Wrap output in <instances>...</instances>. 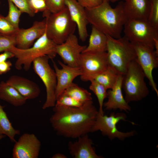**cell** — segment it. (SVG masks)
<instances>
[{"label":"cell","instance_id":"cell-17","mask_svg":"<svg viewBox=\"0 0 158 158\" xmlns=\"http://www.w3.org/2000/svg\"><path fill=\"white\" fill-rule=\"evenodd\" d=\"M65 4L72 20L77 27L80 39L85 41L88 36L87 25L89 23L85 8L77 0H65Z\"/></svg>","mask_w":158,"mask_h":158},{"label":"cell","instance_id":"cell-43","mask_svg":"<svg viewBox=\"0 0 158 158\" xmlns=\"http://www.w3.org/2000/svg\"></svg>","mask_w":158,"mask_h":158},{"label":"cell","instance_id":"cell-34","mask_svg":"<svg viewBox=\"0 0 158 158\" xmlns=\"http://www.w3.org/2000/svg\"><path fill=\"white\" fill-rule=\"evenodd\" d=\"M30 5L35 13L47 10L45 0H29Z\"/></svg>","mask_w":158,"mask_h":158},{"label":"cell","instance_id":"cell-29","mask_svg":"<svg viewBox=\"0 0 158 158\" xmlns=\"http://www.w3.org/2000/svg\"><path fill=\"white\" fill-rule=\"evenodd\" d=\"M18 29L15 28L5 17L0 14V35L15 36Z\"/></svg>","mask_w":158,"mask_h":158},{"label":"cell","instance_id":"cell-37","mask_svg":"<svg viewBox=\"0 0 158 158\" xmlns=\"http://www.w3.org/2000/svg\"><path fill=\"white\" fill-rule=\"evenodd\" d=\"M15 57L14 54L9 51H6L0 54V63L7 61L8 59Z\"/></svg>","mask_w":158,"mask_h":158},{"label":"cell","instance_id":"cell-4","mask_svg":"<svg viewBox=\"0 0 158 158\" xmlns=\"http://www.w3.org/2000/svg\"><path fill=\"white\" fill-rule=\"evenodd\" d=\"M107 35L106 52L109 64L123 75L130 63L136 59L134 50L130 42L124 36L116 39Z\"/></svg>","mask_w":158,"mask_h":158},{"label":"cell","instance_id":"cell-5","mask_svg":"<svg viewBox=\"0 0 158 158\" xmlns=\"http://www.w3.org/2000/svg\"><path fill=\"white\" fill-rule=\"evenodd\" d=\"M45 17L46 33L47 37L56 44L63 43L71 35L74 34L76 25L72 20L66 7L55 13H43Z\"/></svg>","mask_w":158,"mask_h":158},{"label":"cell","instance_id":"cell-24","mask_svg":"<svg viewBox=\"0 0 158 158\" xmlns=\"http://www.w3.org/2000/svg\"><path fill=\"white\" fill-rule=\"evenodd\" d=\"M4 107L0 103V135H5L11 141L15 142V136L20 134V131L13 128L4 109Z\"/></svg>","mask_w":158,"mask_h":158},{"label":"cell","instance_id":"cell-21","mask_svg":"<svg viewBox=\"0 0 158 158\" xmlns=\"http://www.w3.org/2000/svg\"><path fill=\"white\" fill-rule=\"evenodd\" d=\"M0 99L16 107L23 106L27 100L15 88L4 81L0 82Z\"/></svg>","mask_w":158,"mask_h":158},{"label":"cell","instance_id":"cell-11","mask_svg":"<svg viewBox=\"0 0 158 158\" xmlns=\"http://www.w3.org/2000/svg\"><path fill=\"white\" fill-rule=\"evenodd\" d=\"M135 51L136 59L148 80L152 89L158 95V90L152 75L153 70L158 66V56L154 49L142 43L131 42Z\"/></svg>","mask_w":158,"mask_h":158},{"label":"cell","instance_id":"cell-33","mask_svg":"<svg viewBox=\"0 0 158 158\" xmlns=\"http://www.w3.org/2000/svg\"><path fill=\"white\" fill-rule=\"evenodd\" d=\"M11 1L21 11L22 13H27L30 16L33 17L35 13L31 8L29 0H9Z\"/></svg>","mask_w":158,"mask_h":158},{"label":"cell","instance_id":"cell-12","mask_svg":"<svg viewBox=\"0 0 158 158\" xmlns=\"http://www.w3.org/2000/svg\"><path fill=\"white\" fill-rule=\"evenodd\" d=\"M87 46L79 44L76 36L70 35L63 43L57 44V54L62 59L64 64L73 67H78L80 56Z\"/></svg>","mask_w":158,"mask_h":158},{"label":"cell","instance_id":"cell-19","mask_svg":"<svg viewBox=\"0 0 158 158\" xmlns=\"http://www.w3.org/2000/svg\"><path fill=\"white\" fill-rule=\"evenodd\" d=\"M92 140L87 134L80 137L76 141L69 142L68 148L71 156L74 158H101L92 146Z\"/></svg>","mask_w":158,"mask_h":158},{"label":"cell","instance_id":"cell-39","mask_svg":"<svg viewBox=\"0 0 158 158\" xmlns=\"http://www.w3.org/2000/svg\"><path fill=\"white\" fill-rule=\"evenodd\" d=\"M5 137H6V136L4 135H0V141L2 139L5 138Z\"/></svg>","mask_w":158,"mask_h":158},{"label":"cell","instance_id":"cell-14","mask_svg":"<svg viewBox=\"0 0 158 158\" xmlns=\"http://www.w3.org/2000/svg\"><path fill=\"white\" fill-rule=\"evenodd\" d=\"M46 24L45 19L42 21H35L30 28H19L15 37L16 47L21 49H25L31 47L35 41L42 36L45 32Z\"/></svg>","mask_w":158,"mask_h":158},{"label":"cell","instance_id":"cell-41","mask_svg":"<svg viewBox=\"0 0 158 158\" xmlns=\"http://www.w3.org/2000/svg\"><path fill=\"white\" fill-rule=\"evenodd\" d=\"M102 0V2L107 1V2H109V0Z\"/></svg>","mask_w":158,"mask_h":158},{"label":"cell","instance_id":"cell-20","mask_svg":"<svg viewBox=\"0 0 158 158\" xmlns=\"http://www.w3.org/2000/svg\"><path fill=\"white\" fill-rule=\"evenodd\" d=\"M124 11L128 19L147 20L150 3L149 0H124Z\"/></svg>","mask_w":158,"mask_h":158},{"label":"cell","instance_id":"cell-32","mask_svg":"<svg viewBox=\"0 0 158 158\" xmlns=\"http://www.w3.org/2000/svg\"><path fill=\"white\" fill-rule=\"evenodd\" d=\"M65 0H46L47 11L55 13L61 11L66 7Z\"/></svg>","mask_w":158,"mask_h":158},{"label":"cell","instance_id":"cell-15","mask_svg":"<svg viewBox=\"0 0 158 158\" xmlns=\"http://www.w3.org/2000/svg\"><path fill=\"white\" fill-rule=\"evenodd\" d=\"M52 62L57 79L56 90V98L73 83L75 78L81 75L82 73L79 67H71L58 61L59 64L61 67L60 69L54 61H52Z\"/></svg>","mask_w":158,"mask_h":158},{"label":"cell","instance_id":"cell-8","mask_svg":"<svg viewBox=\"0 0 158 158\" xmlns=\"http://www.w3.org/2000/svg\"><path fill=\"white\" fill-rule=\"evenodd\" d=\"M49 59L48 56H44L36 58L32 63L34 71L40 78L46 88V99L42 107L44 109L54 107L56 100V77L54 70L49 64Z\"/></svg>","mask_w":158,"mask_h":158},{"label":"cell","instance_id":"cell-28","mask_svg":"<svg viewBox=\"0 0 158 158\" xmlns=\"http://www.w3.org/2000/svg\"><path fill=\"white\" fill-rule=\"evenodd\" d=\"M85 103L79 102L62 92L56 98L55 105L79 107Z\"/></svg>","mask_w":158,"mask_h":158},{"label":"cell","instance_id":"cell-42","mask_svg":"<svg viewBox=\"0 0 158 158\" xmlns=\"http://www.w3.org/2000/svg\"><path fill=\"white\" fill-rule=\"evenodd\" d=\"M1 2L0 0V4H1Z\"/></svg>","mask_w":158,"mask_h":158},{"label":"cell","instance_id":"cell-6","mask_svg":"<svg viewBox=\"0 0 158 158\" xmlns=\"http://www.w3.org/2000/svg\"><path fill=\"white\" fill-rule=\"evenodd\" d=\"M145 77L136 59L131 62L123 75L122 82L125 99L128 103L141 100L148 95L149 90L144 80Z\"/></svg>","mask_w":158,"mask_h":158},{"label":"cell","instance_id":"cell-10","mask_svg":"<svg viewBox=\"0 0 158 158\" xmlns=\"http://www.w3.org/2000/svg\"><path fill=\"white\" fill-rule=\"evenodd\" d=\"M126 116L123 113H112L110 116L101 115L98 111L92 132L100 131L110 139L117 138L123 140L126 138L133 136L135 132L131 131L123 132L118 130L116 125L120 121H126Z\"/></svg>","mask_w":158,"mask_h":158},{"label":"cell","instance_id":"cell-22","mask_svg":"<svg viewBox=\"0 0 158 158\" xmlns=\"http://www.w3.org/2000/svg\"><path fill=\"white\" fill-rule=\"evenodd\" d=\"M107 41V35L92 26L89 44L83 52H106Z\"/></svg>","mask_w":158,"mask_h":158},{"label":"cell","instance_id":"cell-7","mask_svg":"<svg viewBox=\"0 0 158 158\" xmlns=\"http://www.w3.org/2000/svg\"><path fill=\"white\" fill-rule=\"evenodd\" d=\"M123 28L124 36L130 42L144 44L154 49V40L158 38V29L147 20L128 19Z\"/></svg>","mask_w":158,"mask_h":158},{"label":"cell","instance_id":"cell-26","mask_svg":"<svg viewBox=\"0 0 158 158\" xmlns=\"http://www.w3.org/2000/svg\"><path fill=\"white\" fill-rule=\"evenodd\" d=\"M90 81L91 83L89 89L96 96L99 102V112L101 115H104V99L107 97V90L103 85L93 79Z\"/></svg>","mask_w":158,"mask_h":158},{"label":"cell","instance_id":"cell-2","mask_svg":"<svg viewBox=\"0 0 158 158\" xmlns=\"http://www.w3.org/2000/svg\"><path fill=\"white\" fill-rule=\"evenodd\" d=\"M123 1L114 8L109 2H102L96 7L85 8L89 23L105 34L115 38L121 37L124 25L128 18L123 8Z\"/></svg>","mask_w":158,"mask_h":158},{"label":"cell","instance_id":"cell-35","mask_svg":"<svg viewBox=\"0 0 158 158\" xmlns=\"http://www.w3.org/2000/svg\"><path fill=\"white\" fill-rule=\"evenodd\" d=\"M84 8H91L97 6L102 2V0H77Z\"/></svg>","mask_w":158,"mask_h":158},{"label":"cell","instance_id":"cell-36","mask_svg":"<svg viewBox=\"0 0 158 158\" xmlns=\"http://www.w3.org/2000/svg\"><path fill=\"white\" fill-rule=\"evenodd\" d=\"M12 66L11 62L9 61H6L0 63V75L5 74L9 71Z\"/></svg>","mask_w":158,"mask_h":158},{"label":"cell","instance_id":"cell-23","mask_svg":"<svg viewBox=\"0 0 158 158\" xmlns=\"http://www.w3.org/2000/svg\"><path fill=\"white\" fill-rule=\"evenodd\" d=\"M119 74L114 68L109 65L107 69L94 76L91 80H95L107 90L113 87Z\"/></svg>","mask_w":158,"mask_h":158},{"label":"cell","instance_id":"cell-30","mask_svg":"<svg viewBox=\"0 0 158 158\" xmlns=\"http://www.w3.org/2000/svg\"><path fill=\"white\" fill-rule=\"evenodd\" d=\"M150 7L148 20L153 26L158 29V0H149Z\"/></svg>","mask_w":158,"mask_h":158},{"label":"cell","instance_id":"cell-38","mask_svg":"<svg viewBox=\"0 0 158 158\" xmlns=\"http://www.w3.org/2000/svg\"><path fill=\"white\" fill-rule=\"evenodd\" d=\"M52 158H66V156L64 154L57 153L54 154L52 157Z\"/></svg>","mask_w":158,"mask_h":158},{"label":"cell","instance_id":"cell-40","mask_svg":"<svg viewBox=\"0 0 158 158\" xmlns=\"http://www.w3.org/2000/svg\"><path fill=\"white\" fill-rule=\"evenodd\" d=\"M121 0H109V1H110L111 2H115Z\"/></svg>","mask_w":158,"mask_h":158},{"label":"cell","instance_id":"cell-1","mask_svg":"<svg viewBox=\"0 0 158 158\" xmlns=\"http://www.w3.org/2000/svg\"><path fill=\"white\" fill-rule=\"evenodd\" d=\"M50 118L52 127L60 135L72 138L92 132L98 111L92 100L79 107L55 105Z\"/></svg>","mask_w":158,"mask_h":158},{"label":"cell","instance_id":"cell-31","mask_svg":"<svg viewBox=\"0 0 158 158\" xmlns=\"http://www.w3.org/2000/svg\"><path fill=\"white\" fill-rule=\"evenodd\" d=\"M16 44L15 36L0 35V53L8 51L11 47H16Z\"/></svg>","mask_w":158,"mask_h":158},{"label":"cell","instance_id":"cell-27","mask_svg":"<svg viewBox=\"0 0 158 158\" xmlns=\"http://www.w3.org/2000/svg\"><path fill=\"white\" fill-rule=\"evenodd\" d=\"M8 11L5 17L7 20L16 29H18L21 11L10 1L8 0Z\"/></svg>","mask_w":158,"mask_h":158},{"label":"cell","instance_id":"cell-18","mask_svg":"<svg viewBox=\"0 0 158 158\" xmlns=\"http://www.w3.org/2000/svg\"><path fill=\"white\" fill-rule=\"evenodd\" d=\"M6 82L15 88L26 100L37 98L40 93V88L35 83L22 76L12 75Z\"/></svg>","mask_w":158,"mask_h":158},{"label":"cell","instance_id":"cell-25","mask_svg":"<svg viewBox=\"0 0 158 158\" xmlns=\"http://www.w3.org/2000/svg\"><path fill=\"white\" fill-rule=\"evenodd\" d=\"M63 92L83 103L92 100L91 94L90 92L73 83Z\"/></svg>","mask_w":158,"mask_h":158},{"label":"cell","instance_id":"cell-9","mask_svg":"<svg viewBox=\"0 0 158 158\" xmlns=\"http://www.w3.org/2000/svg\"><path fill=\"white\" fill-rule=\"evenodd\" d=\"M109 66L107 52H83L80 55L78 65L82 73L80 79L84 81H90Z\"/></svg>","mask_w":158,"mask_h":158},{"label":"cell","instance_id":"cell-13","mask_svg":"<svg viewBox=\"0 0 158 158\" xmlns=\"http://www.w3.org/2000/svg\"><path fill=\"white\" fill-rule=\"evenodd\" d=\"M41 143L34 134L25 133L19 138L12 150L13 158H37Z\"/></svg>","mask_w":158,"mask_h":158},{"label":"cell","instance_id":"cell-16","mask_svg":"<svg viewBox=\"0 0 158 158\" xmlns=\"http://www.w3.org/2000/svg\"><path fill=\"white\" fill-rule=\"evenodd\" d=\"M123 77V75L119 74L113 87L107 91L108 100L103 104L106 110L119 109L126 112L131 110V107L126 101L122 92Z\"/></svg>","mask_w":158,"mask_h":158},{"label":"cell","instance_id":"cell-3","mask_svg":"<svg viewBox=\"0 0 158 158\" xmlns=\"http://www.w3.org/2000/svg\"><path fill=\"white\" fill-rule=\"evenodd\" d=\"M57 45L47 37L45 32L30 47L21 49L13 46L8 51L13 53L17 59L14 64L16 68L19 70L23 67L25 71H28L33 61L38 57L47 55L50 59H54L57 54Z\"/></svg>","mask_w":158,"mask_h":158}]
</instances>
